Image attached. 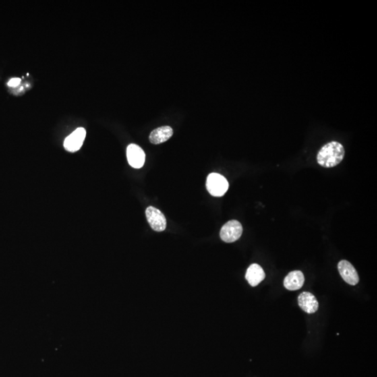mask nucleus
Listing matches in <instances>:
<instances>
[{
  "label": "nucleus",
  "mask_w": 377,
  "mask_h": 377,
  "mask_svg": "<svg viewBox=\"0 0 377 377\" xmlns=\"http://www.w3.org/2000/svg\"><path fill=\"white\" fill-rule=\"evenodd\" d=\"M345 155L344 146L336 141L328 143L317 154L318 164L324 168H332L341 163Z\"/></svg>",
  "instance_id": "1"
},
{
  "label": "nucleus",
  "mask_w": 377,
  "mask_h": 377,
  "mask_svg": "<svg viewBox=\"0 0 377 377\" xmlns=\"http://www.w3.org/2000/svg\"><path fill=\"white\" fill-rule=\"evenodd\" d=\"M227 180L219 173H210L207 177L206 187L212 196L220 197L224 196L229 189Z\"/></svg>",
  "instance_id": "2"
},
{
  "label": "nucleus",
  "mask_w": 377,
  "mask_h": 377,
  "mask_svg": "<svg viewBox=\"0 0 377 377\" xmlns=\"http://www.w3.org/2000/svg\"><path fill=\"white\" fill-rule=\"evenodd\" d=\"M243 230V226L239 221L231 220L222 226L220 237L225 243H233L241 237Z\"/></svg>",
  "instance_id": "3"
},
{
  "label": "nucleus",
  "mask_w": 377,
  "mask_h": 377,
  "mask_svg": "<svg viewBox=\"0 0 377 377\" xmlns=\"http://www.w3.org/2000/svg\"><path fill=\"white\" fill-rule=\"evenodd\" d=\"M146 214L147 220L154 231L162 232L166 229V217L160 210L154 207L150 206L146 209Z\"/></svg>",
  "instance_id": "4"
},
{
  "label": "nucleus",
  "mask_w": 377,
  "mask_h": 377,
  "mask_svg": "<svg viewBox=\"0 0 377 377\" xmlns=\"http://www.w3.org/2000/svg\"><path fill=\"white\" fill-rule=\"evenodd\" d=\"M86 136V129L83 128V127H79V128L75 129L64 141V147H65V150L70 152H75L80 150Z\"/></svg>",
  "instance_id": "5"
},
{
  "label": "nucleus",
  "mask_w": 377,
  "mask_h": 377,
  "mask_svg": "<svg viewBox=\"0 0 377 377\" xmlns=\"http://www.w3.org/2000/svg\"><path fill=\"white\" fill-rule=\"evenodd\" d=\"M127 157L129 165L134 169L142 168L146 161L144 151L136 144H130L127 147Z\"/></svg>",
  "instance_id": "6"
},
{
  "label": "nucleus",
  "mask_w": 377,
  "mask_h": 377,
  "mask_svg": "<svg viewBox=\"0 0 377 377\" xmlns=\"http://www.w3.org/2000/svg\"><path fill=\"white\" fill-rule=\"evenodd\" d=\"M338 267L340 275L347 284L354 286L359 283V274L351 263L348 261L342 260L339 262Z\"/></svg>",
  "instance_id": "7"
},
{
  "label": "nucleus",
  "mask_w": 377,
  "mask_h": 377,
  "mask_svg": "<svg viewBox=\"0 0 377 377\" xmlns=\"http://www.w3.org/2000/svg\"><path fill=\"white\" fill-rule=\"evenodd\" d=\"M297 301H299V307L308 314H313L318 310V301L316 297L309 292H303L301 293L297 299Z\"/></svg>",
  "instance_id": "8"
},
{
  "label": "nucleus",
  "mask_w": 377,
  "mask_h": 377,
  "mask_svg": "<svg viewBox=\"0 0 377 377\" xmlns=\"http://www.w3.org/2000/svg\"><path fill=\"white\" fill-rule=\"evenodd\" d=\"M305 282V276L303 272L295 270L288 274L284 280V286L289 291H296L301 289Z\"/></svg>",
  "instance_id": "9"
},
{
  "label": "nucleus",
  "mask_w": 377,
  "mask_h": 377,
  "mask_svg": "<svg viewBox=\"0 0 377 377\" xmlns=\"http://www.w3.org/2000/svg\"><path fill=\"white\" fill-rule=\"evenodd\" d=\"M173 134V129L169 126H163L152 131L149 136L151 144H161L171 138Z\"/></svg>",
  "instance_id": "10"
},
{
  "label": "nucleus",
  "mask_w": 377,
  "mask_h": 377,
  "mask_svg": "<svg viewBox=\"0 0 377 377\" xmlns=\"http://www.w3.org/2000/svg\"><path fill=\"white\" fill-rule=\"evenodd\" d=\"M266 277L264 270L256 264H251L247 270L245 278L251 287H256Z\"/></svg>",
  "instance_id": "11"
},
{
  "label": "nucleus",
  "mask_w": 377,
  "mask_h": 377,
  "mask_svg": "<svg viewBox=\"0 0 377 377\" xmlns=\"http://www.w3.org/2000/svg\"><path fill=\"white\" fill-rule=\"evenodd\" d=\"M21 78H15L11 79L10 81L8 83V86L11 87V88H15V87L18 86L21 84Z\"/></svg>",
  "instance_id": "12"
}]
</instances>
